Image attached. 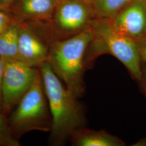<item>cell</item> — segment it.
<instances>
[{
  "mask_svg": "<svg viewBox=\"0 0 146 146\" xmlns=\"http://www.w3.org/2000/svg\"><path fill=\"white\" fill-rule=\"evenodd\" d=\"M86 0H62L58 3L55 24L64 34H77L89 28L90 11Z\"/></svg>",
  "mask_w": 146,
  "mask_h": 146,
  "instance_id": "cell-6",
  "label": "cell"
},
{
  "mask_svg": "<svg viewBox=\"0 0 146 146\" xmlns=\"http://www.w3.org/2000/svg\"><path fill=\"white\" fill-rule=\"evenodd\" d=\"M38 68L52 117L49 142L52 146H63L75 131L86 127L87 120L84 108L48 61Z\"/></svg>",
  "mask_w": 146,
  "mask_h": 146,
  "instance_id": "cell-1",
  "label": "cell"
},
{
  "mask_svg": "<svg viewBox=\"0 0 146 146\" xmlns=\"http://www.w3.org/2000/svg\"><path fill=\"white\" fill-rule=\"evenodd\" d=\"M5 63L0 57V112H2V85L4 72Z\"/></svg>",
  "mask_w": 146,
  "mask_h": 146,
  "instance_id": "cell-16",
  "label": "cell"
},
{
  "mask_svg": "<svg viewBox=\"0 0 146 146\" xmlns=\"http://www.w3.org/2000/svg\"></svg>",
  "mask_w": 146,
  "mask_h": 146,
  "instance_id": "cell-23",
  "label": "cell"
},
{
  "mask_svg": "<svg viewBox=\"0 0 146 146\" xmlns=\"http://www.w3.org/2000/svg\"><path fill=\"white\" fill-rule=\"evenodd\" d=\"M93 38V32L89 28L67 39L55 41L50 48L47 61L78 98L85 92L84 74L89 68L88 50Z\"/></svg>",
  "mask_w": 146,
  "mask_h": 146,
  "instance_id": "cell-2",
  "label": "cell"
},
{
  "mask_svg": "<svg viewBox=\"0 0 146 146\" xmlns=\"http://www.w3.org/2000/svg\"><path fill=\"white\" fill-rule=\"evenodd\" d=\"M5 63L2 85V113L9 114L31 88L38 68L19 60Z\"/></svg>",
  "mask_w": 146,
  "mask_h": 146,
  "instance_id": "cell-5",
  "label": "cell"
},
{
  "mask_svg": "<svg viewBox=\"0 0 146 146\" xmlns=\"http://www.w3.org/2000/svg\"><path fill=\"white\" fill-rule=\"evenodd\" d=\"M139 84L141 85L146 98V63L143 61L142 62V76Z\"/></svg>",
  "mask_w": 146,
  "mask_h": 146,
  "instance_id": "cell-17",
  "label": "cell"
},
{
  "mask_svg": "<svg viewBox=\"0 0 146 146\" xmlns=\"http://www.w3.org/2000/svg\"><path fill=\"white\" fill-rule=\"evenodd\" d=\"M3 8V5H2L1 4V3H0V10H2Z\"/></svg>",
  "mask_w": 146,
  "mask_h": 146,
  "instance_id": "cell-21",
  "label": "cell"
},
{
  "mask_svg": "<svg viewBox=\"0 0 146 146\" xmlns=\"http://www.w3.org/2000/svg\"><path fill=\"white\" fill-rule=\"evenodd\" d=\"M20 27V25L12 21L7 29L0 36V57L4 62L18 60Z\"/></svg>",
  "mask_w": 146,
  "mask_h": 146,
  "instance_id": "cell-11",
  "label": "cell"
},
{
  "mask_svg": "<svg viewBox=\"0 0 146 146\" xmlns=\"http://www.w3.org/2000/svg\"><path fill=\"white\" fill-rule=\"evenodd\" d=\"M89 28L93 34L88 50L89 67L96 58L108 53L122 63L131 76L140 83L142 61L135 42L117 31L110 19L98 18L90 22Z\"/></svg>",
  "mask_w": 146,
  "mask_h": 146,
  "instance_id": "cell-3",
  "label": "cell"
},
{
  "mask_svg": "<svg viewBox=\"0 0 146 146\" xmlns=\"http://www.w3.org/2000/svg\"><path fill=\"white\" fill-rule=\"evenodd\" d=\"M20 143L13 135L6 115L0 112V146H20Z\"/></svg>",
  "mask_w": 146,
  "mask_h": 146,
  "instance_id": "cell-13",
  "label": "cell"
},
{
  "mask_svg": "<svg viewBox=\"0 0 146 146\" xmlns=\"http://www.w3.org/2000/svg\"><path fill=\"white\" fill-rule=\"evenodd\" d=\"M110 20L117 31L134 41L146 38V0H135Z\"/></svg>",
  "mask_w": 146,
  "mask_h": 146,
  "instance_id": "cell-7",
  "label": "cell"
},
{
  "mask_svg": "<svg viewBox=\"0 0 146 146\" xmlns=\"http://www.w3.org/2000/svg\"><path fill=\"white\" fill-rule=\"evenodd\" d=\"M8 120L13 135L18 140L31 131H50L52 117L39 68L31 88Z\"/></svg>",
  "mask_w": 146,
  "mask_h": 146,
  "instance_id": "cell-4",
  "label": "cell"
},
{
  "mask_svg": "<svg viewBox=\"0 0 146 146\" xmlns=\"http://www.w3.org/2000/svg\"><path fill=\"white\" fill-rule=\"evenodd\" d=\"M56 0H20L17 10L21 15L33 20H44L55 11Z\"/></svg>",
  "mask_w": 146,
  "mask_h": 146,
  "instance_id": "cell-10",
  "label": "cell"
},
{
  "mask_svg": "<svg viewBox=\"0 0 146 146\" xmlns=\"http://www.w3.org/2000/svg\"><path fill=\"white\" fill-rule=\"evenodd\" d=\"M14 0H0V3L2 5H7L11 3Z\"/></svg>",
  "mask_w": 146,
  "mask_h": 146,
  "instance_id": "cell-19",
  "label": "cell"
},
{
  "mask_svg": "<svg viewBox=\"0 0 146 146\" xmlns=\"http://www.w3.org/2000/svg\"><path fill=\"white\" fill-rule=\"evenodd\" d=\"M62 0H56V1L58 2V3H59L60 2H61Z\"/></svg>",
  "mask_w": 146,
  "mask_h": 146,
  "instance_id": "cell-22",
  "label": "cell"
},
{
  "mask_svg": "<svg viewBox=\"0 0 146 146\" xmlns=\"http://www.w3.org/2000/svg\"><path fill=\"white\" fill-rule=\"evenodd\" d=\"M135 42L142 61L146 63V38L136 41Z\"/></svg>",
  "mask_w": 146,
  "mask_h": 146,
  "instance_id": "cell-15",
  "label": "cell"
},
{
  "mask_svg": "<svg viewBox=\"0 0 146 146\" xmlns=\"http://www.w3.org/2000/svg\"><path fill=\"white\" fill-rule=\"evenodd\" d=\"M135 0H95L93 8L99 19H111Z\"/></svg>",
  "mask_w": 146,
  "mask_h": 146,
  "instance_id": "cell-12",
  "label": "cell"
},
{
  "mask_svg": "<svg viewBox=\"0 0 146 146\" xmlns=\"http://www.w3.org/2000/svg\"><path fill=\"white\" fill-rule=\"evenodd\" d=\"M11 22L9 15L3 9L0 10V36L7 29Z\"/></svg>",
  "mask_w": 146,
  "mask_h": 146,
  "instance_id": "cell-14",
  "label": "cell"
},
{
  "mask_svg": "<svg viewBox=\"0 0 146 146\" xmlns=\"http://www.w3.org/2000/svg\"><path fill=\"white\" fill-rule=\"evenodd\" d=\"M50 47L31 28L20 25L18 60L27 65L38 68L42 63L47 61Z\"/></svg>",
  "mask_w": 146,
  "mask_h": 146,
  "instance_id": "cell-8",
  "label": "cell"
},
{
  "mask_svg": "<svg viewBox=\"0 0 146 146\" xmlns=\"http://www.w3.org/2000/svg\"><path fill=\"white\" fill-rule=\"evenodd\" d=\"M134 146H146V139H141L139 141H138L137 142H136Z\"/></svg>",
  "mask_w": 146,
  "mask_h": 146,
  "instance_id": "cell-18",
  "label": "cell"
},
{
  "mask_svg": "<svg viewBox=\"0 0 146 146\" xmlns=\"http://www.w3.org/2000/svg\"><path fill=\"white\" fill-rule=\"evenodd\" d=\"M89 4H92L95 0H86Z\"/></svg>",
  "mask_w": 146,
  "mask_h": 146,
  "instance_id": "cell-20",
  "label": "cell"
},
{
  "mask_svg": "<svg viewBox=\"0 0 146 146\" xmlns=\"http://www.w3.org/2000/svg\"><path fill=\"white\" fill-rule=\"evenodd\" d=\"M74 146H124L119 137L104 131L89 129L86 127L75 131L70 139Z\"/></svg>",
  "mask_w": 146,
  "mask_h": 146,
  "instance_id": "cell-9",
  "label": "cell"
}]
</instances>
